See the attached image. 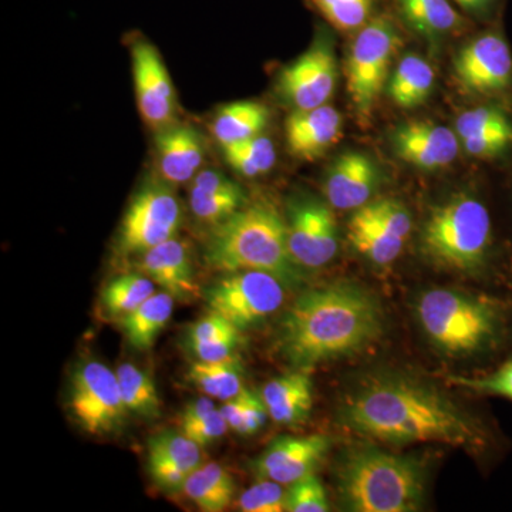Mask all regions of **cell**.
Segmentation results:
<instances>
[{"label":"cell","mask_w":512,"mask_h":512,"mask_svg":"<svg viewBox=\"0 0 512 512\" xmlns=\"http://www.w3.org/2000/svg\"><path fill=\"white\" fill-rule=\"evenodd\" d=\"M379 298L353 282H333L301 293L279 322L278 349L299 370L359 355L382 338Z\"/></svg>","instance_id":"7a4b0ae2"},{"label":"cell","mask_w":512,"mask_h":512,"mask_svg":"<svg viewBox=\"0 0 512 512\" xmlns=\"http://www.w3.org/2000/svg\"><path fill=\"white\" fill-rule=\"evenodd\" d=\"M332 210L326 202L306 195L289 201L288 247L299 268H322L338 254L339 228Z\"/></svg>","instance_id":"8fae6325"},{"label":"cell","mask_w":512,"mask_h":512,"mask_svg":"<svg viewBox=\"0 0 512 512\" xmlns=\"http://www.w3.org/2000/svg\"><path fill=\"white\" fill-rule=\"evenodd\" d=\"M231 339H241V330L215 312H208L204 318L192 323L188 330V345Z\"/></svg>","instance_id":"60d3db41"},{"label":"cell","mask_w":512,"mask_h":512,"mask_svg":"<svg viewBox=\"0 0 512 512\" xmlns=\"http://www.w3.org/2000/svg\"><path fill=\"white\" fill-rule=\"evenodd\" d=\"M241 339L221 340V342L194 343L188 345L192 355L200 362H221L235 357Z\"/></svg>","instance_id":"ee69618b"},{"label":"cell","mask_w":512,"mask_h":512,"mask_svg":"<svg viewBox=\"0 0 512 512\" xmlns=\"http://www.w3.org/2000/svg\"><path fill=\"white\" fill-rule=\"evenodd\" d=\"M436 73L426 59L419 55H406L397 64L387 82V96L404 110H412L426 103L433 92Z\"/></svg>","instance_id":"603a6c76"},{"label":"cell","mask_w":512,"mask_h":512,"mask_svg":"<svg viewBox=\"0 0 512 512\" xmlns=\"http://www.w3.org/2000/svg\"><path fill=\"white\" fill-rule=\"evenodd\" d=\"M245 204H247V198L239 185L227 191H191L190 194L192 214L202 224L212 225V227L228 220Z\"/></svg>","instance_id":"1f68e13d"},{"label":"cell","mask_w":512,"mask_h":512,"mask_svg":"<svg viewBox=\"0 0 512 512\" xmlns=\"http://www.w3.org/2000/svg\"><path fill=\"white\" fill-rule=\"evenodd\" d=\"M183 491L201 511L221 512L234 498L235 481L220 464H202L188 476Z\"/></svg>","instance_id":"4316f807"},{"label":"cell","mask_w":512,"mask_h":512,"mask_svg":"<svg viewBox=\"0 0 512 512\" xmlns=\"http://www.w3.org/2000/svg\"><path fill=\"white\" fill-rule=\"evenodd\" d=\"M268 416V409H266L261 394L252 392L251 390L247 409H245L244 413V419H242L237 434H239V436H252V434L258 433V431L264 427L266 417Z\"/></svg>","instance_id":"f6af8a7d"},{"label":"cell","mask_w":512,"mask_h":512,"mask_svg":"<svg viewBox=\"0 0 512 512\" xmlns=\"http://www.w3.org/2000/svg\"><path fill=\"white\" fill-rule=\"evenodd\" d=\"M175 299L170 293L156 292L137 309L120 319L128 345L138 352H146L163 332L173 316Z\"/></svg>","instance_id":"7402d4cb"},{"label":"cell","mask_w":512,"mask_h":512,"mask_svg":"<svg viewBox=\"0 0 512 512\" xmlns=\"http://www.w3.org/2000/svg\"><path fill=\"white\" fill-rule=\"evenodd\" d=\"M222 150L227 163L242 177L255 178L269 173L276 163L274 143L262 134Z\"/></svg>","instance_id":"4dcf8cb0"},{"label":"cell","mask_w":512,"mask_h":512,"mask_svg":"<svg viewBox=\"0 0 512 512\" xmlns=\"http://www.w3.org/2000/svg\"><path fill=\"white\" fill-rule=\"evenodd\" d=\"M183 221L180 201L165 183L147 185L128 205L121 221L117 251L140 256L174 238Z\"/></svg>","instance_id":"30bf717a"},{"label":"cell","mask_w":512,"mask_h":512,"mask_svg":"<svg viewBox=\"0 0 512 512\" xmlns=\"http://www.w3.org/2000/svg\"><path fill=\"white\" fill-rule=\"evenodd\" d=\"M156 284L143 272H130L111 279L101 292V306L111 319H121L156 293Z\"/></svg>","instance_id":"f1b7e54d"},{"label":"cell","mask_w":512,"mask_h":512,"mask_svg":"<svg viewBox=\"0 0 512 512\" xmlns=\"http://www.w3.org/2000/svg\"><path fill=\"white\" fill-rule=\"evenodd\" d=\"M511 127V114L500 104H487L464 111L456 120V133L460 140Z\"/></svg>","instance_id":"836d02e7"},{"label":"cell","mask_w":512,"mask_h":512,"mask_svg":"<svg viewBox=\"0 0 512 512\" xmlns=\"http://www.w3.org/2000/svg\"><path fill=\"white\" fill-rule=\"evenodd\" d=\"M158 171L165 184L192 181L205 160V143L191 124L173 123L158 130L156 137Z\"/></svg>","instance_id":"ac0fdd59"},{"label":"cell","mask_w":512,"mask_h":512,"mask_svg":"<svg viewBox=\"0 0 512 512\" xmlns=\"http://www.w3.org/2000/svg\"><path fill=\"white\" fill-rule=\"evenodd\" d=\"M460 8L477 16H488L497 8L500 0H453Z\"/></svg>","instance_id":"c3c4849f"},{"label":"cell","mask_w":512,"mask_h":512,"mask_svg":"<svg viewBox=\"0 0 512 512\" xmlns=\"http://www.w3.org/2000/svg\"><path fill=\"white\" fill-rule=\"evenodd\" d=\"M214 271H262L286 285L298 281L299 266L288 247L286 220L266 201L245 204L228 220L215 225L204 252Z\"/></svg>","instance_id":"3957f363"},{"label":"cell","mask_w":512,"mask_h":512,"mask_svg":"<svg viewBox=\"0 0 512 512\" xmlns=\"http://www.w3.org/2000/svg\"><path fill=\"white\" fill-rule=\"evenodd\" d=\"M460 143L471 157L485 158V160L504 157L512 151V127L463 138Z\"/></svg>","instance_id":"ab89813d"},{"label":"cell","mask_w":512,"mask_h":512,"mask_svg":"<svg viewBox=\"0 0 512 512\" xmlns=\"http://www.w3.org/2000/svg\"><path fill=\"white\" fill-rule=\"evenodd\" d=\"M451 383L464 389L493 396L505 397L512 400V360H508L503 366L498 367L490 375L478 377H450Z\"/></svg>","instance_id":"f35d334b"},{"label":"cell","mask_w":512,"mask_h":512,"mask_svg":"<svg viewBox=\"0 0 512 512\" xmlns=\"http://www.w3.org/2000/svg\"><path fill=\"white\" fill-rule=\"evenodd\" d=\"M402 46L396 26L386 16L370 19L353 40L346 83L356 116L366 121L390 79L393 59Z\"/></svg>","instance_id":"52a82bcc"},{"label":"cell","mask_w":512,"mask_h":512,"mask_svg":"<svg viewBox=\"0 0 512 512\" xmlns=\"http://www.w3.org/2000/svg\"><path fill=\"white\" fill-rule=\"evenodd\" d=\"M365 210L380 227L386 229L394 237L407 241L412 234V215L402 202L396 200L373 201L365 205Z\"/></svg>","instance_id":"74e56055"},{"label":"cell","mask_w":512,"mask_h":512,"mask_svg":"<svg viewBox=\"0 0 512 512\" xmlns=\"http://www.w3.org/2000/svg\"><path fill=\"white\" fill-rule=\"evenodd\" d=\"M330 446L332 441L325 434L278 437L256 458L255 473L259 478L291 485L315 473Z\"/></svg>","instance_id":"2e32d148"},{"label":"cell","mask_w":512,"mask_h":512,"mask_svg":"<svg viewBox=\"0 0 512 512\" xmlns=\"http://www.w3.org/2000/svg\"><path fill=\"white\" fill-rule=\"evenodd\" d=\"M409 28L430 45H439L460 28L461 18L448 0H396Z\"/></svg>","instance_id":"cb8c5ba5"},{"label":"cell","mask_w":512,"mask_h":512,"mask_svg":"<svg viewBox=\"0 0 512 512\" xmlns=\"http://www.w3.org/2000/svg\"><path fill=\"white\" fill-rule=\"evenodd\" d=\"M338 83V62L332 43L320 39L279 74L278 93L295 110L328 104Z\"/></svg>","instance_id":"4fadbf2b"},{"label":"cell","mask_w":512,"mask_h":512,"mask_svg":"<svg viewBox=\"0 0 512 512\" xmlns=\"http://www.w3.org/2000/svg\"><path fill=\"white\" fill-rule=\"evenodd\" d=\"M454 76L471 96L512 92V52L503 33L488 30L470 40L454 59Z\"/></svg>","instance_id":"7c38bea8"},{"label":"cell","mask_w":512,"mask_h":512,"mask_svg":"<svg viewBox=\"0 0 512 512\" xmlns=\"http://www.w3.org/2000/svg\"><path fill=\"white\" fill-rule=\"evenodd\" d=\"M69 393L70 413L86 433L110 436L126 423L128 410L119 379L103 363L87 360L77 367Z\"/></svg>","instance_id":"9c48e42d"},{"label":"cell","mask_w":512,"mask_h":512,"mask_svg":"<svg viewBox=\"0 0 512 512\" xmlns=\"http://www.w3.org/2000/svg\"><path fill=\"white\" fill-rule=\"evenodd\" d=\"M340 421L357 436L382 443L485 446L483 426L474 417L436 387L409 376L370 377L346 397Z\"/></svg>","instance_id":"6da1fadb"},{"label":"cell","mask_w":512,"mask_h":512,"mask_svg":"<svg viewBox=\"0 0 512 512\" xmlns=\"http://www.w3.org/2000/svg\"><path fill=\"white\" fill-rule=\"evenodd\" d=\"M416 313L424 335L447 355H473L487 348L497 333L493 306L456 289L421 293Z\"/></svg>","instance_id":"8992f818"},{"label":"cell","mask_w":512,"mask_h":512,"mask_svg":"<svg viewBox=\"0 0 512 512\" xmlns=\"http://www.w3.org/2000/svg\"><path fill=\"white\" fill-rule=\"evenodd\" d=\"M269 417L281 426H295L309 419L313 406V386L308 370L288 373L269 380L262 389Z\"/></svg>","instance_id":"44dd1931"},{"label":"cell","mask_w":512,"mask_h":512,"mask_svg":"<svg viewBox=\"0 0 512 512\" xmlns=\"http://www.w3.org/2000/svg\"><path fill=\"white\" fill-rule=\"evenodd\" d=\"M201 448L183 431H163L148 440V456L173 463L190 474L202 466Z\"/></svg>","instance_id":"d6a6232c"},{"label":"cell","mask_w":512,"mask_h":512,"mask_svg":"<svg viewBox=\"0 0 512 512\" xmlns=\"http://www.w3.org/2000/svg\"><path fill=\"white\" fill-rule=\"evenodd\" d=\"M339 493L352 512L417 511L426 495V470L417 458L350 448L339 467Z\"/></svg>","instance_id":"277c9868"},{"label":"cell","mask_w":512,"mask_h":512,"mask_svg":"<svg viewBox=\"0 0 512 512\" xmlns=\"http://www.w3.org/2000/svg\"><path fill=\"white\" fill-rule=\"evenodd\" d=\"M285 286L268 272H228L205 289L204 296L210 312L224 316L242 332L265 322L284 305Z\"/></svg>","instance_id":"ba28073f"},{"label":"cell","mask_w":512,"mask_h":512,"mask_svg":"<svg viewBox=\"0 0 512 512\" xmlns=\"http://www.w3.org/2000/svg\"><path fill=\"white\" fill-rule=\"evenodd\" d=\"M188 380L201 392L214 399L227 402L245 389L244 369L238 357L221 362H197L188 370Z\"/></svg>","instance_id":"83f0119b"},{"label":"cell","mask_w":512,"mask_h":512,"mask_svg":"<svg viewBox=\"0 0 512 512\" xmlns=\"http://www.w3.org/2000/svg\"><path fill=\"white\" fill-rule=\"evenodd\" d=\"M390 143L400 160L426 171L448 167L460 151L456 130L427 120L400 124L390 134Z\"/></svg>","instance_id":"9a60e30c"},{"label":"cell","mask_w":512,"mask_h":512,"mask_svg":"<svg viewBox=\"0 0 512 512\" xmlns=\"http://www.w3.org/2000/svg\"><path fill=\"white\" fill-rule=\"evenodd\" d=\"M217 410L214 402L208 397H200V399L192 400L185 406L184 412L181 413V427L190 426L197 423Z\"/></svg>","instance_id":"7dc6e473"},{"label":"cell","mask_w":512,"mask_h":512,"mask_svg":"<svg viewBox=\"0 0 512 512\" xmlns=\"http://www.w3.org/2000/svg\"><path fill=\"white\" fill-rule=\"evenodd\" d=\"M286 495L282 484L269 478H259L258 483L241 494L238 508L244 512L286 511Z\"/></svg>","instance_id":"8d00e7d4"},{"label":"cell","mask_w":512,"mask_h":512,"mask_svg":"<svg viewBox=\"0 0 512 512\" xmlns=\"http://www.w3.org/2000/svg\"><path fill=\"white\" fill-rule=\"evenodd\" d=\"M229 426L221 410H214L204 419L190 426L181 427V431L200 447L210 446L227 434Z\"/></svg>","instance_id":"b9f144b4"},{"label":"cell","mask_w":512,"mask_h":512,"mask_svg":"<svg viewBox=\"0 0 512 512\" xmlns=\"http://www.w3.org/2000/svg\"><path fill=\"white\" fill-rule=\"evenodd\" d=\"M349 239L359 254L375 265L392 264L402 254L406 241L380 227L365 207L356 210L349 222Z\"/></svg>","instance_id":"484cf974"},{"label":"cell","mask_w":512,"mask_h":512,"mask_svg":"<svg viewBox=\"0 0 512 512\" xmlns=\"http://www.w3.org/2000/svg\"><path fill=\"white\" fill-rule=\"evenodd\" d=\"M116 375L128 413L144 419H157L160 416L161 400L153 377L133 363L119 366Z\"/></svg>","instance_id":"f546056e"},{"label":"cell","mask_w":512,"mask_h":512,"mask_svg":"<svg viewBox=\"0 0 512 512\" xmlns=\"http://www.w3.org/2000/svg\"><path fill=\"white\" fill-rule=\"evenodd\" d=\"M320 12L342 32L360 30L370 20L373 0H315Z\"/></svg>","instance_id":"e575fe53"},{"label":"cell","mask_w":512,"mask_h":512,"mask_svg":"<svg viewBox=\"0 0 512 512\" xmlns=\"http://www.w3.org/2000/svg\"><path fill=\"white\" fill-rule=\"evenodd\" d=\"M493 247L490 211L476 195L460 192L431 208L421 228V251L441 269L476 274Z\"/></svg>","instance_id":"5b68a950"},{"label":"cell","mask_w":512,"mask_h":512,"mask_svg":"<svg viewBox=\"0 0 512 512\" xmlns=\"http://www.w3.org/2000/svg\"><path fill=\"white\" fill-rule=\"evenodd\" d=\"M269 110L258 101H235L218 111L212 133L221 147L261 136L269 121Z\"/></svg>","instance_id":"d4e9b609"},{"label":"cell","mask_w":512,"mask_h":512,"mask_svg":"<svg viewBox=\"0 0 512 512\" xmlns=\"http://www.w3.org/2000/svg\"><path fill=\"white\" fill-rule=\"evenodd\" d=\"M148 473L153 478L154 484L164 491L183 490L185 481L190 473L173 463L161 460V458L148 456Z\"/></svg>","instance_id":"7bdbcfd3"},{"label":"cell","mask_w":512,"mask_h":512,"mask_svg":"<svg viewBox=\"0 0 512 512\" xmlns=\"http://www.w3.org/2000/svg\"><path fill=\"white\" fill-rule=\"evenodd\" d=\"M342 130V114L328 104L295 110L286 120V146L293 157L313 161L338 143Z\"/></svg>","instance_id":"ffe728a7"},{"label":"cell","mask_w":512,"mask_h":512,"mask_svg":"<svg viewBox=\"0 0 512 512\" xmlns=\"http://www.w3.org/2000/svg\"><path fill=\"white\" fill-rule=\"evenodd\" d=\"M249 394H251V390L245 387V389L242 390L241 393L237 394V396L232 397V399L227 400V402H224L220 409L221 413L224 414L225 420H227L229 430L235 431V433L239 430L242 419H244Z\"/></svg>","instance_id":"bcb514c9"},{"label":"cell","mask_w":512,"mask_h":512,"mask_svg":"<svg viewBox=\"0 0 512 512\" xmlns=\"http://www.w3.org/2000/svg\"><path fill=\"white\" fill-rule=\"evenodd\" d=\"M131 66L138 110L143 120L157 131L175 123L177 96L170 73L156 47L146 40L134 43Z\"/></svg>","instance_id":"5bb4252c"},{"label":"cell","mask_w":512,"mask_h":512,"mask_svg":"<svg viewBox=\"0 0 512 512\" xmlns=\"http://www.w3.org/2000/svg\"><path fill=\"white\" fill-rule=\"evenodd\" d=\"M138 268L175 301H192L200 293L191 254L181 239L171 238L140 255Z\"/></svg>","instance_id":"d6986e66"},{"label":"cell","mask_w":512,"mask_h":512,"mask_svg":"<svg viewBox=\"0 0 512 512\" xmlns=\"http://www.w3.org/2000/svg\"><path fill=\"white\" fill-rule=\"evenodd\" d=\"M382 184V171L369 154L346 151L335 158L325 180V195L333 210L365 207Z\"/></svg>","instance_id":"e0dca14e"},{"label":"cell","mask_w":512,"mask_h":512,"mask_svg":"<svg viewBox=\"0 0 512 512\" xmlns=\"http://www.w3.org/2000/svg\"><path fill=\"white\" fill-rule=\"evenodd\" d=\"M286 494H288L286 511L326 512L330 510L328 493L315 473L292 483Z\"/></svg>","instance_id":"d590c367"}]
</instances>
